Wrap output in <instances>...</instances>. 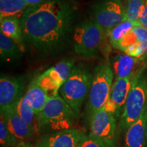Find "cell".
<instances>
[{"label":"cell","mask_w":147,"mask_h":147,"mask_svg":"<svg viewBox=\"0 0 147 147\" xmlns=\"http://www.w3.org/2000/svg\"><path fill=\"white\" fill-rule=\"evenodd\" d=\"M77 10L74 0H46L21 15L24 40L40 53H58L69 41Z\"/></svg>","instance_id":"6da1fadb"},{"label":"cell","mask_w":147,"mask_h":147,"mask_svg":"<svg viewBox=\"0 0 147 147\" xmlns=\"http://www.w3.org/2000/svg\"><path fill=\"white\" fill-rule=\"evenodd\" d=\"M145 64L132 79L131 87L120 117L119 127L127 130L147 108V76Z\"/></svg>","instance_id":"7a4b0ae2"},{"label":"cell","mask_w":147,"mask_h":147,"mask_svg":"<svg viewBox=\"0 0 147 147\" xmlns=\"http://www.w3.org/2000/svg\"><path fill=\"white\" fill-rule=\"evenodd\" d=\"M36 116L38 131L47 129L56 132L73 128L77 115L62 97L57 95L50 97Z\"/></svg>","instance_id":"3957f363"},{"label":"cell","mask_w":147,"mask_h":147,"mask_svg":"<svg viewBox=\"0 0 147 147\" xmlns=\"http://www.w3.org/2000/svg\"><path fill=\"white\" fill-rule=\"evenodd\" d=\"M92 76L81 66L73 67L70 75L59 90L62 98L78 115L85 100L92 81Z\"/></svg>","instance_id":"277c9868"},{"label":"cell","mask_w":147,"mask_h":147,"mask_svg":"<svg viewBox=\"0 0 147 147\" xmlns=\"http://www.w3.org/2000/svg\"><path fill=\"white\" fill-rule=\"evenodd\" d=\"M106 36L101 27L93 21L82 22L75 27L74 32L75 52L84 58L95 57L101 49Z\"/></svg>","instance_id":"5b68a950"},{"label":"cell","mask_w":147,"mask_h":147,"mask_svg":"<svg viewBox=\"0 0 147 147\" xmlns=\"http://www.w3.org/2000/svg\"><path fill=\"white\" fill-rule=\"evenodd\" d=\"M113 80V71L108 62L97 65L92 77L89 93L87 108L89 117L104 107L109 98Z\"/></svg>","instance_id":"8992f818"},{"label":"cell","mask_w":147,"mask_h":147,"mask_svg":"<svg viewBox=\"0 0 147 147\" xmlns=\"http://www.w3.org/2000/svg\"><path fill=\"white\" fill-rule=\"evenodd\" d=\"M92 21L101 27L106 36L119 24L126 21L125 8L121 0H101L92 10Z\"/></svg>","instance_id":"52a82bcc"},{"label":"cell","mask_w":147,"mask_h":147,"mask_svg":"<svg viewBox=\"0 0 147 147\" xmlns=\"http://www.w3.org/2000/svg\"><path fill=\"white\" fill-rule=\"evenodd\" d=\"M90 134L106 147H115L117 119L115 115L101 108L90 117Z\"/></svg>","instance_id":"ba28073f"},{"label":"cell","mask_w":147,"mask_h":147,"mask_svg":"<svg viewBox=\"0 0 147 147\" xmlns=\"http://www.w3.org/2000/svg\"><path fill=\"white\" fill-rule=\"evenodd\" d=\"M25 86L23 80L1 74L0 78V110L16 108L23 97Z\"/></svg>","instance_id":"9c48e42d"},{"label":"cell","mask_w":147,"mask_h":147,"mask_svg":"<svg viewBox=\"0 0 147 147\" xmlns=\"http://www.w3.org/2000/svg\"><path fill=\"white\" fill-rule=\"evenodd\" d=\"M133 78H116L113 84L109 98L104 109L115 115L116 119L121 117L127 98L131 87Z\"/></svg>","instance_id":"30bf717a"},{"label":"cell","mask_w":147,"mask_h":147,"mask_svg":"<svg viewBox=\"0 0 147 147\" xmlns=\"http://www.w3.org/2000/svg\"><path fill=\"white\" fill-rule=\"evenodd\" d=\"M82 134L80 130L69 129L43 135L38 139L37 147H78Z\"/></svg>","instance_id":"8fae6325"},{"label":"cell","mask_w":147,"mask_h":147,"mask_svg":"<svg viewBox=\"0 0 147 147\" xmlns=\"http://www.w3.org/2000/svg\"><path fill=\"white\" fill-rule=\"evenodd\" d=\"M16 108L1 111V116L4 119L5 125L11 133L20 142H25L32 136L35 130L21 119Z\"/></svg>","instance_id":"7c38bea8"},{"label":"cell","mask_w":147,"mask_h":147,"mask_svg":"<svg viewBox=\"0 0 147 147\" xmlns=\"http://www.w3.org/2000/svg\"><path fill=\"white\" fill-rule=\"evenodd\" d=\"M142 60L127 55H119L114 59L113 69L116 78H134L142 65Z\"/></svg>","instance_id":"4fadbf2b"},{"label":"cell","mask_w":147,"mask_h":147,"mask_svg":"<svg viewBox=\"0 0 147 147\" xmlns=\"http://www.w3.org/2000/svg\"><path fill=\"white\" fill-rule=\"evenodd\" d=\"M147 108L142 116L127 129L125 147H145Z\"/></svg>","instance_id":"5bb4252c"},{"label":"cell","mask_w":147,"mask_h":147,"mask_svg":"<svg viewBox=\"0 0 147 147\" xmlns=\"http://www.w3.org/2000/svg\"><path fill=\"white\" fill-rule=\"evenodd\" d=\"M36 82L49 97L57 96L64 82L54 67H51L36 78Z\"/></svg>","instance_id":"9a60e30c"},{"label":"cell","mask_w":147,"mask_h":147,"mask_svg":"<svg viewBox=\"0 0 147 147\" xmlns=\"http://www.w3.org/2000/svg\"><path fill=\"white\" fill-rule=\"evenodd\" d=\"M0 28L1 32L13 40L24 52V38L18 16H10L1 19L0 21Z\"/></svg>","instance_id":"2e32d148"},{"label":"cell","mask_w":147,"mask_h":147,"mask_svg":"<svg viewBox=\"0 0 147 147\" xmlns=\"http://www.w3.org/2000/svg\"><path fill=\"white\" fill-rule=\"evenodd\" d=\"M25 97L32 104L36 115L41 111L48 100L50 98L45 91L38 85L36 79L29 85Z\"/></svg>","instance_id":"e0dca14e"},{"label":"cell","mask_w":147,"mask_h":147,"mask_svg":"<svg viewBox=\"0 0 147 147\" xmlns=\"http://www.w3.org/2000/svg\"><path fill=\"white\" fill-rule=\"evenodd\" d=\"M27 8L25 0H0V19L22 15Z\"/></svg>","instance_id":"ac0fdd59"},{"label":"cell","mask_w":147,"mask_h":147,"mask_svg":"<svg viewBox=\"0 0 147 147\" xmlns=\"http://www.w3.org/2000/svg\"><path fill=\"white\" fill-rule=\"evenodd\" d=\"M16 108L18 115L29 126L34 129L35 131L38 130L36 114L25 95L21 99Z\"/></svg>","instance_id":"d6986e66"},{"label":"cell","mask_w":147,"mask_h":147,"mask_svg":"<svg viewBox=\"0 0 147 147\" xmlns=\"http://www.w3.org/2000/svg\"><path fill=\"white\" fill-rule=\"evenodd\" d=\"M23 51L10 38L0 33V54L5 60H15L20 58Z\"/></svg>","instance_id":"ffe728a7"},{"label":"cell","mask_w":147,"mask_h":147,"mask_svg":"<svg viewBox=\"0 0 147 147\" xmlns=\"http://www.w3.org/2000/svg\"><path fill=\"white\" fill-rule=\"evenodd\" d=\"M146 41H147V29L142 26L136 27L121 39L117 49L123 51L128 47L134 44Z\"/></svg>","instance_id":"44dd1931"},{"label":"cell","mask_w":147,"mask_h":147,"mask_svg":"<svg viewBox=\"0 0 147 147\" xmlns=\"http://www.w3.org/2000/svg\"><path fill=\"white\" fill-rule=\"evenodd\" d=\"M141 26L139 22L134 23L129 21H125L115 27L110 31L108 34L109 37V41L112 47L115 49H117L119 42L121 41L123 37L127 34V33L131 31L134 27Z\"/></svg>","instance_id":"7402d4cb"},{"label":"cell","mask_w":147,"mask_h":147,"mask_svg":"<svg viewBox=\"0 0 147 147\" xmlns=\"http://www.w3.org/2000/svg\"><path fill=\"white\" fill-rule=\"evenodd\" d=\"M0 142L2 147H17L21 142L10 131L1 116L0 120Z\"/></svg>","instance_id":"603a6c76"},{"label":"cell","mask_w":147,"mask_h":147,"mask_svg":"<svg viewBox=\"0 0 147 147\" xmlns=\"http://www.w3.org/2000/svg\"><path fill=\"white\" fill-rule=\"evenodd\" d=\"M144 3V0H127L125 8L126 21L138 22Z\"/></svg>","instance_id":"cb8c5ba5"},{"label":"cell","mask_w":147,"mask_h":147,"mask_svg":"<svg viewBox=\"0 0 147 147\" xmlns=\"http://www.w3.org/2000/svg\"><path fill=\"white\" fill-rule=\"evenodd\" d=\"M74 63V60L71 59H67L61 61L56 65L54 66L55 69L60 75L61 78L64 82L69 78L73 69Z\"/></svg>","instance_id":"d4e9b609"},{"label":"cell","mask_w":147,"mask_h":147,"mask_svg":"<svg viewBox=\"0 0 147 147\" xmlns=\"http://www.w3.org/2000/svg\"><path fill=\"white\" fill-rule=\"evenodd\" d=\"M78 147H106L102 142L93 137L91 134H82Z\"/></svg>","instance_id":"484cf974"},{"label":"cell","mask_w":147,"mask_h":147,"mask_svg":"<svg viewBox=\"0 0 147 147\" xmlns=\"http://www.w3.org/2000/svg\"><path fill=\"white\" fill-rule=\"evenodd\" d=\"M138 22L141 26L147 29V0H144Z\"/></svg>","instance_id":"4316f807"},{"label":"cell","mask_w":147,"mask_h":147,"mask_svg":"<svg viewBox=\"0 0 147 147\" xmlns=\"http://www.w3.org/2000/svg\"><path fill=\"white\" fill-rule=\"evenodd\" d=\"M25 1H26L27 6L29 8V7H32L34 6V5H36L40 4V3H43L46 0H25Z\"/></svg>","instance_id":"83f0119b"},{"label":"cell","mask_w":147,"mask_h":147,"mask_svg":"<svg viewBox=\"0 0 147 147\" xmlns=\"http://www.w3.org/2000/svg\"><path fill=\"white\" fill-rule=\"evenodd\" d=\"M17 147H33V146L30 144H29V143L22 142H20V144L18 145Z\"/></svg>","instance_id":"f1b7e54d"},{"label":"cell","mask_w":147,"mask_h":147,"mask_svg":"<svg viewBox=\"0 0 147 147\" xmlns=\"http://www.w3.org/2000/svg\"><path fill=\"white\" fill-rule=\"evenodd\" d=\"M145 59H147V53H146V55H145V56L144 57H142V59H140V60H142V61H144Z\"/></svg>","instance_id":"f546056e"},{"label":"cell","mask_w":147,"mask_h":147,"mask_svg":"<svg viewBox=\"0 0 147 147\" xmlns=\"http://www.w3.org/2000/svg\"><path fill=\"white\" fill-rule=\"evenodd\" d=\"M146 144H147V122L146 125Z\"/></svg>","instance_id":"4dcf8cb0"}]
</instances>
